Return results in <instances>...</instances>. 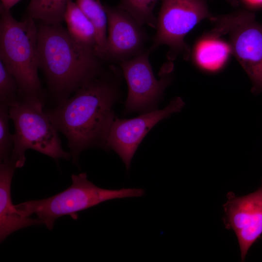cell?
<instances>
[{
    "label": "cell",
    "instance_id": "obj_1",
    "mask_svg": "<svg viewBox=\"0 0 262 262\" xmlns=\"http://www.w3.org/2000/svg\"><path fill=\"white\" fill-rule=\"evenodd\" d=\"M118 82L115 68L112 78L100 75L46 112L57 131L66 137L74 163L86 149H107L108 133L115 117L113 107L118 97Z\"/></svg>",
    "mask_w": 262,
    "mask_h": 262
},
{
    "label": "cell",
    "instance_id": "obj_10",
    "mask_svg": "<svg viewBox=\"0 0 262 262\" xmlns=\"http://www.w3.org/2000/svg\"><path fill=\"white\" fill-rule=\"evenodd\" d=\"M104 6L108 35L104 60L119 63L146 51L147 36L143 25L118 6Z\"/></svg>",
    "mask_w": 262,
    "mask_h": 262
},
{
    "label": "cell",
    "instance_id": "obj_5",
    "mask_svg": "<svg viewBox=\"0 0 262 262\" xmlns=\"http://www.w3.org/2000/svg\"><path fill=\"white\" fill-rule=\"evenodd\" d=\"M44 104L19 98L9 107V117L15 126L13 148L10 160L16 168L26 161L28 149L54 159L69 160L70 153L62 148L58 131L44 112Z\"/></svg>",
    "mask_w": 262,
    "mask_h": 262
},
{
    "label": "cell",
    "instance_id": "obj_12",
    "mask_svg": "<svg viewBox=\"0 0 262 262\" xmlns=\"http://www.w3.org/2000/svg\"><path fill=\"white\" fill-rule=\"evenodd\" d=\"M16 166L11 160L0 165V240L19 229L33 225L42 224L39 218L24 217L16 211L12 202L11 184Z\"/></svg>",
    "mask_w": 262,
    "mask_h": 262
},
{
    "label": "cell",
    "instance_id": "obj_21",
    "mask_svg": "<svg viewBox=\"0 0 262 262\" xmlns=\"http://www.w3.org/2000/svg\"><path fill=\"white\" fill-rule=\"evenodd\" d=\"M20 0H1L0 5L7 10L10 9Z\"/></svg>",
    "mask_w": 262,
    "mask_h": 262
},
{
    "label": "cell",
    "instance_id": "obj_9",
    "mask_svg": "<svg viewBox=\"0 0 262 262\" xmlns=\"http://www.w3.org/2000/svg\"><path fill=\"white\" fill-rule=\"evenodd\" d=\"M184 104L180 97H176L163 109L145 113L130 119H119L115 116L108 133L107 149L115 151L128 171L133 156L147 132L162 120L180 111Z\"/></svg>",
    "mask_w": 262,
    "mask_h": 262
},
{
    "label": "cell",
    "instance_id": "obj_17",
    "mask_svg": "<svg viewBox=\"0 0 262 262\" xmlns=\"http://www.w3.org/2000/svg\"><path fill=\"white\" fill-rule=\"evenodd\" d=\"M161 0H120L119 7L131 15L140 24L156 28L157 18L154 10Z\"/></svg>",
    "mask_w": 262,
    "mask_h": 262
},
{
    "label": "cell",
    "instance_id": "obj_14",
    "mask_svg": "<svg viewBox=\"0 0 262 262\" xmlns=\"http://www.w3.org/2000/svg\"><path fill=\"white\" fill-rule=\"evenodd\" d=\"M64 21L70 36L81 46L96 53L95 29L76 2L72 0H69L67 5Z\"/></svg>",
    "mask_w": 262,
    "mask_h": 262
},
{
    "label": "cell",
    "instance_id": "obj_20",
    "mask_svg": "<svg viewBox=\"0 0 262 262\" xmlns=\"http://www.w3.org/2000/svg\"><path fill=\"white\" fill-rule=\"evenodd\" d=\"M240 4L242 3L245 9L253 11L262 8V0H239Z\"/></svg>",
    "mask_w": 262,
    "mask_h": 262
},
{
    "label": "cell",
    "instance_id": "obj_22",
    "mask_svg": "<svg viewBox=\"0 0 262 262\" xmlns=\"http://www.w3.org/2000/svg\"><path fill=\"white\" fill-rule=\"evenodd\" d=\"M231 6L233 7H237L240 4L239 0H226Z\"/></svg>",
    "mask_w": 262,
    "mask_h": 262
},
{
    "label": "cell",
    "instance_id": "obj_18",
    "mask_svg": "<svg viewBox=\"0 0 262 262\" xmlns=\"http://www.w3.org/2000/svg\"><path fill=\"white\" fill-rule=\"evenodd\" d=\"M19 98V88L16 78L0 60V104L9 107Z\"/></svg>",
    "mask_w": 262,
    "mask_h": 262
},
{
    "label": "cell",
    "instance_id": "obj_15",
    "mask_svg": "<svg viewBox=\"0 0 262 262\" xmlns=\"http://www.w3.org/2000/svg\"><path fill=\"white\" fill-rule=\"evenodd\" d=\"M76 3L94 26L97 35L96 53L104 60L107 43L108 17L100 0H76Z\"/></svg>",
    "mask_w": 262,
    "mask_h": 262
},
{
    "label": "cell",
    "instance_id": "obj_16",
    "mask_svg": "<svg viewBox=\"0 0 262 262\" xmlns=\"http://www.w3.org/2000/svg\"><path fill=\"white\" fill-rule=\"evenodd\" d=\"M69 0H31L27 9V16L41 22L57 25L64 21Z\"/></svg>",
    "mask_w": 262,
    "mask_h": 262
},
{
    "label": "cell",
    "instance_id": "obj_7",
    "mask_svg": "<svg viewBox=\"0 0 262 262\" xmlns=\"http://www.w3.org/2000/svg\"><path fill=\"white\" fill-rule=\"evenodd\" d=\"M156 33L149 50L161 45L169 49L167 57L173 61L180 55L188 60L191 50L186 35L200 22L213 16L205 0H161Z\"/></svg>",
    "mask_w": 262,
    "mask_h": 262
},
{
    "label": "cell",
    "instance_id": "obj_6",
    "mask_svg": "<svg viewBox=\"0 0 262 262\" xmlns=\"http://www.w3.org/2000/svg\"><path fill=\"white\" fill-rule=\"evenodd\" d=\"M210 33L226 35L231 54L237 59L252 83L253 92H262V24L255 14L246 9L213 16Z\"/></svg>",
    "mask_w": 262,
    "mask_h": 262
},
{
    "label": "cell",
    "instance_id": "obj_3",
    "mask_svg": "<svg viewBox=\"0 0 262 262\" xmlns=\"http://www.w3.org/2000/svg\"><path fill=\"white\" fill-rule=\"evenodd\" d=\"M0 15V60L16 78L21 98L44 104L35 20L27 16L18 21L1 5Z\"/></svg>",
    "mask_w": 262,
    "mask_h": 262
},
{
    "label": "cell",
    "instance_id": "obj_13",
    "mask_svg": "<svg viewBox=\"0 0 262 262\" xmlns=\"http://www.w3.org/2000/svg\"><path fill=\"white\" fill-rule=\"evenodd\" d=\"M191 53L198 67L215 72L224 66L231 51L229 43L209 32L197 41Z\"/></svg>",
    "mask_w": 262,
    "mask_h": 262
},
{
    "label": "cell",
    "instance_id": "obj_2",
    "mask_svg": "<svg viewBox=\"0 0 262 262\" xmlns=\"http://www.w3.org/2000/svg\"><path fill=\"white\" fill-rule=\"evenodd\" d=\"M39 68L58 104L101 73L96 52L77 43L61 24L37 26Z\"/></svg>",
    "mask_w": 262,
    "mask_h": 262
},
{
    "label": "cell",
    "instance_id": "obj_4",
    "mask_svg": "<svg viewBox=\"0 0 262 262\" xmlns=\"http://www.w3.org/2000/svg\"><path fill=\"white\" fill-rule=\"evenodd\" d=\"M72 184L66 189L51 197L30 200L15 205L24 217L37 215L49 229L53 228L56 219L69 215L74 219L77 213L103 202L118 198L139 197L145 191L142 188L110 190L101 188L88 180L85 173L71 176Z\"/></svg>",
    "mask_w": 262,
    "mask_h": 262
},
{
    "label": "cell",
    "instance_id": "obj_19",
    "mask_svg": "<svg viewBox=\"0 0 262 262\" xmlns=\"http://www.w3.org/2000/svg\"><path fill=\"white\" fill-rule=\"evenodd\" d=\"M9 106L0 104V161L10 160L14 142L13 134L9 131Z\"/></svg>",
    "mask_w": 262,
    "mask_h": 262
},
{
    "label": "cell",
    "instance_id": "obj_11",
    "mask_svg": "<svg viewBox=\"0 0 262 262\" xmlns=\"http://www.w3.org/2000/svg\"><path fill=\"white\" fill-rule=\"evenodd\" d=\"M224 222L237 238L241 260L262 233V185L255 192L243 196L228 195L224 205Z\"/></svg>",
    "mask_w": 262,
    "mask_h": 262
},
{
    "label": "cell",
    "instance_id": "obj_8",
    "mask_svg": "<svg viewBox=\"0 0 262 262\" xmlns=\"http://www.w3.org/2000/svg\"><path fill=\"white\" fill-rule=\"evenodd\" d=\"M149 49L130 60L119 63L128 87L125 102L126 114H143L157 109L164 90L171 83L173 70L171 61L164 65L157 79L149 60Z\"/></svg>",
    "mask_w": 262,
    "mask_h": 262
}]
</instances>
